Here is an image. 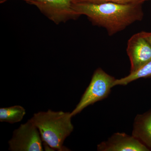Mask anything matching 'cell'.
<instances>
[{"instance_id":"cell-9","label":"cell","mask_w":151,"mask_h":151,"mask_svg":"<svg viewBox=\"0 0 151 151\" xmlns=\"http://www.w3.org/2000/svg\"><path fill=\"white\" fill-rule=\"evenodd\" d=\"M26 114L25 109L20 105L0 108V122L11 124L20 122Z\"/></svg>"},{"instance_id":"cell-13","label":"cell","mask_w":151,"mask_h":151,"mask_svg":"<svg viewBox=\"0 0 151 151\" xmlns=\"http://www.w3.org/2000/svg\"><path fill=\"white\" fill-rule=\"evenodd\" d=\"M7 1V0H0V3H1V4H2V3L5 2H6V1ZM22 1L26 2L30 4H32L31 0H22Z\"/></svg>"},{"instance_id":"cell-3","label":"cell","mask_w":151,"mask_h":151,"mask_svg":"<svg viewBox=\"0 0 151 151\" xmlns=\"http://www.w3.org/2000/svg\"><path fill=\"white\" fill-rule=\"evenodd\" d=\"M116 78L106 73L101 68L94 71L89 86L81 100L71 113L72 117L80 113L84 108L108 96L113 87Z\"/></svg>"},{"instance_id":"cell-11","label":"cell","mask_w":151,"mask_h":151,"mask_svg":"<svg viewBox=\"0 0 151 151\" xmlns=\"http://www.w3.org/2000/svg\"><path fill=\"white\" fill-rule=\"evenodd\" d=\"M149 0H73L74 3H88L100 4L113 3L122 4H140Z\"/></svg>"},{"instance_id":"cell-10","label":"cell","mask_w":151,"mask_h":151,"mask_svg":"<svg viewBox=\"0 0 151 151\" xmlns=\"http://www.w3.org/2000/svg\"><path fill=\"white\" fill-rule=\"evenodd\" d=\"M151 77V60L134 73L120 79H116L113 84V87L118 85L125 86L132 81L139 78Z\"/></svg>"},{"instance_id":"cell-2","label":"cell","mask_w":151,"mask_h":151,"mask_svg":"<svg viewBox=\"0 0 151 151\" xmlns=\"http://www.w3.org/2000/svg\"><path fill=\"white\" fill-rule=\"evenodd\" d=\"M72 117L70 112L48 110L35 113L30 120L37 127L42 142L55 150L68 151L63 144L73 131Z\"/></svg>"},{"instance_id":"cell-1","label":"cell","mask_w":151,"mask_h":151,"mask_svg":"<svg viewBox=\"0 0 151 151\" xmlns=\"http://www.w3.org/2000/svg\"><path fill=\"white\" fill-rule=\"evenodd\" d=\"M142 5L73 2V7L79 16H86L92 24L104 28L111 36L142 20L144 14Z\"/></svg>"},{"instance_id":"cell-7","label":"cell","mask_w":151,"mask_h":151,"mask_svg":"<svg viewBox=\"0 0 151 151\" xmlns=\"http://www.w3.org/2000/svg\"><path fill=\"white\" fill-rule=\"evenodd\" d=\"M100 151H148L147 147L133 136L115 133L107 141L97 146Z\"/></svg>"},{"instance_id":"cell-12","label":"cell","mask_w":151,"mask_h":151,"mask_svg":"<svg viewBox=\"0 0 151 151\" xmlns=\"http://www.w3.org/2000/svg\"><path fill=\"white\" fill-rule=\"evenodd\" d=\"M145 39L148 42L150 43L151 46V32H141Z\"/></svg>"},{"instance_id":"cell-5","label":"cell","mask_w":151,"mask_h":151,"mask_svg":"<svg viewBox=\"0 0 151 151\" xmlns=\"http://www.w3.org/2000/svg\"><path fill=\"white\" fill-rule=\"evenodd\" d=\"M32 4L37 7L41 12L56 24L80 16L73 9V0H31Z\"/></svg>"},{"instance_id":"cell-8","label":"cell","mask_w":151,"mask_h":151,"mask_svg":"<svg viewBox=\"0 0 151 151\" xmlns=\"http://www.w3.org/2000/svg\"><path fill=\"white\" fill-rule=\"evenodd\" d=\"M132 136L151 150V112L137 116Z\"/></svg>"},{"instance_id":"cell-4","label":"cell","mask_w":151,"mask_h":151,"mask_svg":"<svg viewBox=\"0 0 151 151\" xmlns=\"http://www.w3.org/2000/svg\"><path fill=\"white\" fill-rule=\"evenodd\" d=\"M42 140L37 127L28 120L14 130L9 141V150L12 151H43Z\"/></svg>"},{"instance_id":"cell-6","label":"cell","mask_w":151,"mask_h":151,"mask_svg":"<svg viewBox=\"0 0 151 151\" xmlns=\"http://www.w3.org/2000/svg\"><path fill=\"white\" fill-rule=\"evenodd\" d=\"M127 52L130 62V73L135 71L151 60V46L142 33L132 35L128 40Z\"/></svg>"}]
</instances>
